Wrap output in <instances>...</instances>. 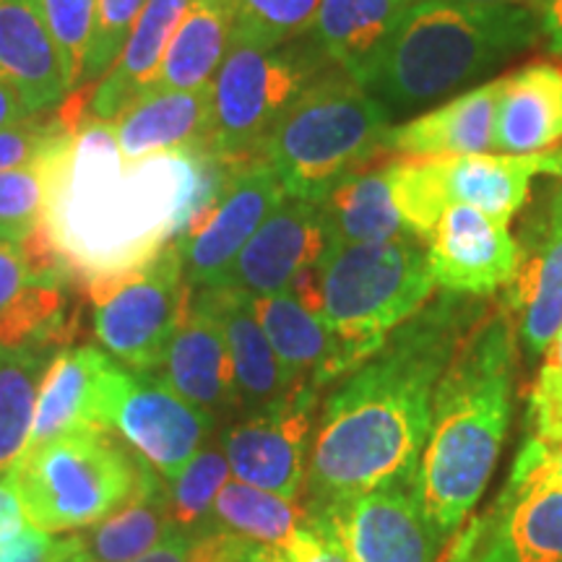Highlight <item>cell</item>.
<instances>
[{
  "mask_svg": "<svg viewBox=\"0 0 562 562\" xmlns=\"http://www.w3.org/2000/svg\"><path fill=\"white\" fill-rule=\"evenodd\" d=\"M0 76L42 115L68 97L58 47L42 19L40 0H0Z\"/></svg>",
  "mask_w": 562,
  "mask_h": 562,
  "instance_id": "24",
  "label": "cell"
},
{
  "mask_svg": "<svg viewBox=\"0 0 562 562\" xmlns=\"http://www.w3.org/2000/svg\"><path fill=\"white\" fill-rule=\"evenodd\" d=\"M279 552L284 562H349L334 533L311 518L292 533L290 542L279 547Z\"/></svg>",
  "mask_w": 562,
  "mask_h": 562,
  "instance_id": "43",
  "label": "cell"
},
{
  "mask_svg": "<svg viewBox=\"0 0 562 562\" xmlns=\"http://www.w3.org/2000/svg\"><path fill=\"white\" fill-rule=\"evenodd\" d=\"M149 469L112 430H89L24 448L9 472L26 521L42 531L74 533L121 510Z\"/></svg>",
  "mask_w": 562,
  "mask_h": 562,
  "instance_id": "7",
  "label": "cell"
},
{
  "mask_svg": "<svg viewBox=\"0 0 562 562\" xmlns=\"http://www.w3.org/2000/svg\"><path fill=\"white\" fill-rule=\"evenodd\" d=\"M37 281H66V279L42 277V273L32 271V266L26 261L24 250H21L19 243L0 240V315L9 311L13 302L30 290L32 284H37Z\"/></svg>",
  "mask_w": 562,
  "mask_h": 562,
  "instance_id": "44",
  "label": "cell"
},
{
  "mask_svg": "<svg viewBox=\"0 0 562 562\" xmlns=\"http://www.w3.org/2000/svg\"><path fill=\"white\" fill-rule=\"evenodd\" d=\"M448 3L474 5V9H495V5H524L533 3V0H448Z\"/></svg>",
  "mask_w": 562,
  "mask_h": 562,
  "instance_id": "49",
  "label": "cell"
},
{
  "mask_svg": "<svg viewBox=\"0 0 562 562\" xmlns=\"http://www.w3.org/2000/svg\"><path fill=\"white\" fill-rule=\"evenodd\" d=\"M406 0H321L315 37L328 60L370 91Z\"/></svg>",
  "mask_w": 562,
  "mask_h": 562,
  "instance_id": "26",
  "label": "cell"
},
{
  "mask_svg": "<svg viewBox=\"0 0 562 562\" xmlns=\"http://www.w3.org/2000/svg\"><path fill=\"white\" fill-rule=\"evenodd\" d=\"M552 211H558V214H562V188H560L558 199H554V201H552Z\"/></svg>",
  "mask_w": 562,
  "mask_h": 562,
  "instance_id": "51",
  "label": "cell"
},
{
  "mask_svg": "<svg viewBox=\"0 0 562 562\" xmlns=\"http://www.w3.org/2000/svg\"><path fill=\"white\" fill-rule=\"evenodd\" d=\"M513 474L550 482L554 487L562 490V440L547 442V440L529 438L524 451L518 453Z\"/></svg>",
  "mask_w": 562,
  "mask_h": 562,
  "instance_id": "45",
  "label": "cell"
},
{
  "mask_svg": "<svg viewBox=\"0 0 562 562\" xmlns=\"http://www.w3.org/2000/svg\"><path fill=\"white\" fill-rule=\"evenodd\" d=\"M199 290L209 292L211 305L222 321V331L232 357V372H235L237 406L250 417V414L271 409L286 396H292L277 351L252 311L250 294L224 290V286H199Z\"/></svg>",
  "mask_w": 562,
  "mask_h": 562,
  "instance_id": "25",
  "label": "cell"
},
{
  "mask_svg": "<svg viewBox=\"0 0 562 562\" xmlns=\"http://www.w3.org/2000/svg\"><path fill=\"white\" fill-rule=\"evenodd\" d=\"M245 562H284V560H281L279 547H261V544H258Z\"/></svg>",
  "mask_w": 562,
  "mask_h": 562,
  "instance_id": "50",
  "label": "cell"
},
{
  "mask_svg": "<svg viewBox=\"0 0 562 562\" xmlns=\"http://www.w3.org/2000/svg\"><path fill=\"white\" fill-rule=\"evenodd\" d=\"M87 100H63L68 133L47 159V235L83 284L138 271L178 240L222 191L232 161L209 151L123 159L115 128Z\"/></svg>",
  "mask_w": 562,
  "mask_h": 562,
  "instance_id": "1",
  "label": "cell"
},
{
  "mask_svg": "<svg viewBox=\"0 0 562 562\" xmlns=\"http://www.w3.org/2000/svg\"><path fill=\"white\" fill-rule=\"evenodd\" d=\"M562 140V68L533 63L501 79L492 149L513 157L542 154Z\"/></svg>",
  "mask_w": 562,
  "mask_h": 562,
  "instance_id": "23",
  "label": "cell"
},
{
  "mask_svg": "<svg viewBox=\"0 0 562 562\" xmlns=\"http://www.w3.org/2000/svg\"><path fill=\"white\" fill-rule=\"evenodd\" d=\"M516 339L505 307L482 313L435 389L432 427L414 482L440 537L467 521L495 472L510 425Z\"/></svg>",
  "mask_w": 562,
  "mask_h": 562,
  "instance_id": "3",
  "label": "cell"
},
{
  "mask_svg": "<svg viewBox=\"0 0 562 562\" xmlns=\"http://www.w3.org/2000/svg\"><path fill=\"white\" fill-rule=\"evenodd\" d=\"M425 243L435 284L459 297H490L518 269V245L508 227L472 206L442 211Z\"/></svg>",
  "mask_w": 562,
  "mask_h": 562,
  "instance_id": "17",
  "label": "cell"
},
{
  "mask_svg": "<svg viewBox=\"0 0 562 562\" xmlns=\"http://www.w3.org/2000/svg\"><path fill=\"white\" fill-rule=\"evenodd\" d=\"M315 63L292 47H258L229 37L214 83L206 151L222 161L261 159L273 123L313 81Z\"/></svg>",
  "mask_w": 562,
  "mask_h": 562,
  "instance_id": "9",
  "label": "cell"
},
{
  "mask_svg": "<svg viewBox=\"0 0 562 562\" xmlns=\"http://www.w3.org/2000/svg\"><path fill=\"white\" fill-rule=\"evenodd\" d=\"M74 533L55 537L26 521L16 531L0 537V562H74Z\"/></svg>",
  "mask_w": 562,
  "mask_h": 562,
  "instance_id": "42",
  "label": "cell"
},
{
  "mask_svg": "<svg viewBox=\"0 0 562 562\" xmlns=\"http://www.w3.org/2000/svg\"><path fill=\"white\" fill-rule=\"evenodd\" d=\"M214 422V414L186 402L161 378L128 368L110 414L112 430L165 480H172L201 451Z\"/></svg>",
  "mask_w": 562,
  "mask_h": 562,
  "instance_id": "13",
  "label": "cell"
},
{
  "mask_svg": "<svg viewBox=\"0 0 562 562\" xmlns=\"http://www.w3.org/2000/svg\"><path fill=\"white\" fill-rule=\"evenodd\" d=\"M537 9L550 50L562 58V0H537Z\"/></svg>",
  "mask_w": 562,
  "mask_h": 562,
  "instance_id": "48",
  "label": "cell"
},
{
  "mask_svg": "<svg viewBox=\"0 0 562 562\" xmlns=\"http://www.w3.org/2000/svg\"><path fill=\"white\" fill-rule=\"evenodd\" d=\"M284 195V186L263 159L232 161L220 195L175 240L188 284L214 286Z\"/></svg>",
  "mask_w": 562,
  "mask_h": 562,
  "instance_id": "12",
  "label": "cell"
},
{
  "mask_svg": "<svg viewBox=\"0 0 562 562\" xmlns=\"http://www.w3.org/2000/svg\"><path fill=\"white\" fill-rule=\"evenodd\" d=\"M87 294L94 302V336L102 349L133 372H154L165 362L193 286L178 243H170L138 271L91 281Z\"/></svg>",
  "mask_w": 562,
  "mask_h": 562,
  "instance_id": "10",
  "label": "cell"
},
{
  "mask_svg": "<svg viewBox=\"0 0 562 562\" xmlns=\"http://www.w3.org/2000/svg\"><path fill=\"white\" fill-rule=\"evenodd\" d=\"M453 562H562V490L510 474L497 508Z\"/></svg>",
  "mask_w": 562,
  "mask_h": 562,
  "instance_id": "18",
  "label": "cell"
},
{
  "mask_svg": "<svg viewBox=\"0 0 562 562\" xmlns=\"http://www.w3.org/2000/svg\"><path fill=\"white\" fill-rule=\"evenodd\" d=\"M518 339L531 357L544 355L562 328V214L550 211L544 237L518 269L505 290Z\"/></svg>",
  "mask_w": 562,
  "mask_h": 562,
  "instance_id": "27",
  "label": "cell"
},
{
  "mask_svg": "<svg viewBox=\"0 0 562 562\" xmlns=\"http://www.w3.org/2000/svg\"><path fill=\"white\" fill-rule=\"evenodd\" d=\"M542 32L524 5H474L419 0L391 34L370 94L383 104L417 108L476 79L508 55L526 50Z\"/></svg>",
  "mask_w": 562,
  "mask_h": 562,
  "instance_id": "4",
  "label": "cell"
},
{
  "mask_svg": "<svg viewBox=\"0 0 562 562\" xmlns=\"http://www.w3.org/2000/svg\"><path fill=\"white\" fill-rule=\"evenodd\" d=\"M406 3H419V0H406Z\"/></svg>",
  "mask_w": 562,
  "mask_h": 562,
  "instance_id": "52",
  "label": "cell"
},
{
  "mask_svg": "<svg viewBox=\"0 0 562 562\" xmlns=\"http://www.w3.org/2000/svg\"><path fill=\"white\" fill-rule=\"evenodd\" d=\"M195 0H146L121 58L94 83L89 112L112 121L140 91L151 87L175 30Z\"/></svg>",
  "mask_w": 562,
  "mask_h": 562,
  "instance_id": "28",
  "label": "cell"
},
{
  "mask_svg": "<svg viewBox=\"0 0 562 562\" xmlns=\"http://www.w3.org/2000/svg\"><path fill=\"white\" fill-rule=\"evenodd\" d=\"M531 438L562 440V328L544 351L542 370L529 396Z\"/></svg>",
  "mask_w": 562,
  "mask_h": 562,
  "instance_id": "40",
  "label": "cell"
},
{
  "mask_svg": "<svg viewBox=\"0 0 562 562\" xmlns=\"http://www.w3.org/2000/svg\"><path fill=\"white\" fill-rule=\"evenodd\" d=\"M497 89L501 79L469 89L409 123L389 128L383 159H442L490 151Z\"/></svg>",
  "mask_w": 562,
  "mask_h": 562,
  "instance_id": "22",
  "label": "cell"
},
{
  "mask_svg": "<svg viewBox=\"0 0 562 562\" xmlns=\"http://www.w3.org/2000/svg\"><path fill=\"white\" fill-rule=\"evenodd\" d=\"M315 393V389L294 391L284 402L250 414L224 432L222 451L237 482L297 501L307 476Z\"/></svg>",
  "mask_w": 562,
  "mask_h": 562,
  "instance_id": "14",
  "label": "cell"
},
{
  "mask_svg": "<svg viewBox=\"0 0 562 562\" xmlns=\"http://www.w3.org/2000/svg\"><path fill=\"white\" fill-rule=\"evenodd\" d=\"M161 370V381L175 393L214 417L237 406L227 339L206 290L191 294Z\"/></svg>",
  "mask_w": 562,
  "mask_h": 562,
  "instance_id": "19",
  "label": "cell"
},
{
  "mask_svg": "<svg viewBox=\"0 0 562 562\" xmlns=\"http://www.w3.org/2000/svg\"><path fill=\"white\" fill-rule=\"evenodd\" d=\"M97 0H40L42 19L58 47L63 76L68 91L79 89L83 79L91 26H94Z\"/></svg>",
  "mask_w": 562,
  "mask_h": 562,
  "instance_id": "37",
  "label": "cell"
},
{
  "mask_svg": "<svg viewBox=\"0 0 562 562\" xmlns=\"http://www.w3.org/2000/svg\"><path fill=\"white\" fill-rule=\"evenodd\" d=\"M229 461L220 446H203L172 480L167 482V508L172 526L182 533L211 529V510L220 490L229 482Z\"/></svg>",
  "mask_w": 562,
  "mask_h": 562,
  "instance_id": "34",
  "label": "cell"
},
{
  "mask_svg": "<svg viewBox=\"0 0 562 562\" xmlns=\"http://www.w3.org/2000/svg\"><path fill=\"white\" fill-rule=\"evenodd\" d=\"M252 311L269 336L290 391L315 389L347 375L341 347L318 313L292 290L252 297Z\"/></svg>",
  "mask_w": 562,
  "mask_h": 562,
  "instance_id": "21",
  "label": "cell"
},
{
  "mask_svg": "<svg viewBox=\"0 0 562 562\" xmlns=\"http://www.w3.org/2000/svg\"><path fill=\"white\" fill-rule=\"evenodd\" d=\"M55 351L42 344H0V469H9L30 442L40 385Z\"/></svg>",
  "mask_w": 562,
  "mask_h": 562,
  "instance_id": "32",
  "label": "cell"
},
{
  "mask_svg": "<svg viewBox=\"0 0 562 562\" xmlns=\"http://www.w3.org/2000/svg\"><path fill=\"white\" fill-rule=\"evenodd\" d=\"M435 279L422 237L326 248L292 284L341 347L344 372H355L432 300Z\"/></svg>",
  "mask_w": 562,
  "mask_h": 562,
  "instance_id": "5",
  "label": "cell"
},
{
  "mask_svg": "<svg viewBox=\"0 0 562 562\" xmlns=\"http://www.w3.org/2000/svg\"><path fill=\"white\" fill-rule=\"evenodd\" d=\"M68 125L55 112L53 117H26L0 131V172L24 170L40 165L63 138Z\"/></svg>",
  "mask_w": 562,
  "mask_h": 562,
  "instance_id": "41",
  "label": "cell"
},
{
  "mask_svg": "<svg viewBox=\"0 0 562 562\" xmlns=\"http://www.w3.org/2000/svg\"><path fill=\"white\" fill-rule=\"evenodd\" d=\"M533 175H562V149L526 154H469L442 159H391L393 201L414 235L425 240L442 211L472 206L508 227L526 203Z\"/></svg>",
  "mask_w": 562,
  "mask_h": 562,
  "instance_id": "8",
  "label": "cell"
},
{
  "mask_svg": "<svg viewBox=\"0 0 562 562\" xmlns=\"http://www.w3.org/2000/svg\"><path fill=\"white\" fill-rule=\"evenodd\" d=\"M326 250L318 201L284 195L214 286L266 297L292 290Z\"/></svg>",
  "mask_w": 562,
  "mask_h": 562,
  "instance_id": "16",
  "label": "cell"
},
{
  "mask_svg": "<svg viewBox=\"0 0 562 562\" xmlns=\"http://www.w3.org/2000/svg\"><path fill=\"white\" fill-rule=\"evenodd\" d=\"M256 547L250 539L211 526L195 533L172 531L159 547L131 562H243Z\"/></svg>",
  "mask_w": 562,
  "mask_h": 562,
  "instance_id": "39",
  "label": "cell"
},
{
  "mask_svg": "<svg viewBox=\"0 0 562 562\" xmlns=\"http://www.w3.org/2000/svg\"><path fill=\"white\" fill-rule=\"evenodd\" d=\"M117 149L133 165L154 154L206 151L211 87L195 91L146 89L112 117Z\"/></svg>",
  "mask_w": 562,
  "mask_h": 562,
  "instance_id": "20",
  "label": "cell"
},
{
  "mask_svg": "<svg viewBox=\"0 0 562 562\" xmlns=\"http://www.w3.org/2000/svg\"><path fill=\"white\" fill-rule=\"evenodd\" d=\"M26 117H32V110L24 94L9 79L0 76V131L9 128L13 123L26 121Z\"/></svg>",
  "mask_w": 562,
  "mask_h": 562,
  "instance_id": "47",
  "label": "cell"
},
{
  "mask_svg": "<svg viewBox=\"0 0 562 562\" xmlns=\"http://www.w3.org/2000/svg\"><path fill=\"white\" fill-rule=\"evenodd\" d=\"M482 315L459 294L398 326L328 396L315 430L307 484L315 505L417 476L432 427V398L453 349Z\"/></svg>",
  "mask_w": 562,
  "mask_h": 562,
  "instance_id": "2",
  "label": "cell"
},
{
  "mask_svg": "<svg viewBox=\"0 0 562 562\" xmlns=\"http://www.w3.org/2000/svg\"><path fill=\"white\" fill-rule=\"evenodd\" d=\"M66 133H63V136H66ZM50 154L34 167L0 172V240L21 243L42 224L47 203V188H50V172H47V159H50Z\"/></svg>",
  "mask_w": 562,
  "mask_h": 562,
  "instance_id": "36",
  "label": "cell"
},
{
  "mask_svg": "<svg viewBox=\"0 0 562 562\" xmlns=\"http://www.w3.org/2000/svg\"><path fill=\"white\" fill-rule=\"evenodd\" d=\"M24 524V508H21L16 487H13L11 472L9 469H0V537L16 531Z\"/></svg>",
  "mask_w": 562,
  "mask_h": 562,
  "instance_id": "46",
  "label": "cell"
},
{
  "mask_svg": "<svg viewBox=\"0 0 562 562\" xmlns=\"http://www.w3.org/2000/svg\"><path fill=\"white\" fill-rule=\"evenodd\" d=\"M307 518L334 533L349 562H435L442 539L414 480L336 497Z\"/></svg>",
  "mask_w": 562,
  "mask_h": 562,
  "instance_id": "11",
  "label": "cell"
},
{
  "mask_svg": "<svg viewBox=\"0 0 562 562\" xmlns=\"http://www.w3.org/2000/svg\"><path fill=\"white\" fill-rule=\"evenodd\" d=\"M178 531L167 508V482L149 469L136 495L104 521L74 531V562H131L144 558Z\"/></svg>",
  "mask_w": 562,
  "mask_h": 562,
  "instance_id": "29",
  "label": "cell"
},
{
  "mask_svg": "<svg viewBox=\"0 0 562 562\" xmlns=\"http://www.w3.org/2000/svg\"><path fill=\"white\" fill-rule=\"evenodd\" d=\"M229 37L227 0H195L175 30L149 89H209L227 55Z\"/></svg>",
  "mask_w": 562,
  "mask_h": 562,
  "instance_id": "31",
  "label": "cell"
},
{
  "mask_svg": "<svg viewBox=\"0 0 562 562\" xmlns=\"http://www.w3.org/2000/svg\"><path fill=\"white\" fill-rule=\"evenodd\" d=\"M385 104L347 74L313 79L261 146L286 195L321 201L347 175L383 159Z\"/></svg>",
  "mask_w": 562,
  "mask_h": 562,
  "instance_id": "6",
  "label": "cell"
},
{
  "mask_svg": "<svg viewBox=\"0 0 562 562\" xmlns=\"http://www.w3.org/2000/svg\"><path fill=\"white\" fill-rule=\"evenodd\" d=\"M326 248L341 245L389 243L396 237L414 235L402 220L385 170H357L341 178L318 201Z\"/></svg>",
  "mask_w": 562,
  "mask_h": 562,
  "instance_id": "30",
  "label": "cell"
},
{
  "mask_svg": "<svg viewBox=\"0 0 562 562\" xmlns=\"http://www.w3.org/2000/svg\"><path fill=\"white\" fill-rule=\"evenodd\" d=\"M123 375V364L91 344L55 351L42 378L26 448L63 435L112 430L110 414Z\"/></svg>",
  "mask_w": 562,
  "mask_h": 562,
  "instance_id": "15",
  "label": "cell"
},
{
  "mask_svg": "<svg viewBox=\"0 0 562 562\" xmlns=\"http://www.w3.org/2000/svg\"><path fill=\"white\" fill-rule=\"evenodd\" d=\"M232 37L281 47L315 24L321 0H227Z\"/></svg>",
  "mask_w": 562,
  "mask_h": 562,
  "instance_id": "35",
  "label": "cell"
},
{
  "mask_svg": "<svg viewBox=\"0 0 562 562\" xmlns=\"http://www.w3.org/2000/svg\"><path fill=\"white\" fill-rule=\"evenodd\" d=\"M144 5L146 0H97L81 87L83 83H97L115 66L123 47L128 45L133 30H136Z\"/></svg>",
  "mask_w": 562,
  "mask_h": 562,
  "instance_id": "38",
  "label": "cell"
},
{
  "mask_svg": "<svg viewBox=\"0 0 562 562\" xmlns=\"http://www.w3.org/2000/svg\"><path fill=\"white\" fill-rule=\"evenodd\" d=\"M307 521L292 497L229 480L220 490L209 526L237 533L261 547H284Z\"/></svg>",
  "mask_w": 562,
  "mask_h": 562,
  "instance_id": "33",
  "label": "cell"
}]
</instances>
